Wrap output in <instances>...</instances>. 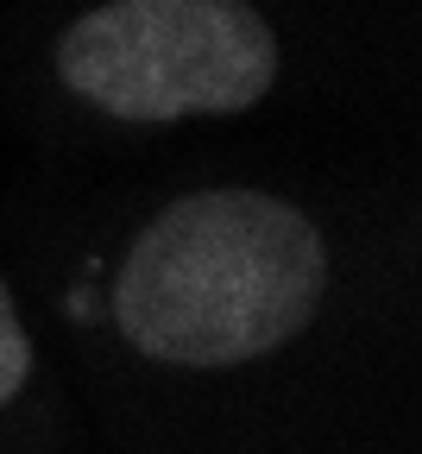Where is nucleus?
Masks as SVG:
<instances>
[{"mask_svg": "<svg viewBox=\"0 0 422 454\" xmlns=\"http://www.w3.org/2000/svg\"><path fill=\"white\" fill-rule=\"evenodd\" d=\"M328 291L322 227L259 190H196L152 215L113 278V322L145 360L239 366L309 328Z\"/></svg>", "mask_w": 422, "mask_h": 454, "instance_id": "nucleus-1", "label": "nucleus"}, {"mask_svg": "<svg viewBox=\"0 0 422 454\" xmlns=\"http://www.w3.org/2000/svg\"><path fill=\"white\" fill-rule=\"evenodd\" d=\"M57 76L133 127L246 114L277 82V32L253 0H107L64 26Z\"/></svg>", "mask_w": 422, "mask_h": 454, "instance_id": "nucleus-2", "label": "nucleus"}, {"mask_svg": "<svg viewBox=\"0 0 422 454\" xmlns=\"http://www.w3.org/2000/svg\"><path fill=\"white\" fill-rule=\"evenodd\" d=\"M32 379V334L7 297V284H0V404L7 397H20V385Z\"/></svg>", "mask_w": 422, "mask_h": 454, "instance_id": "nucleus-3", "label": "nucleus"}]
</instances>
